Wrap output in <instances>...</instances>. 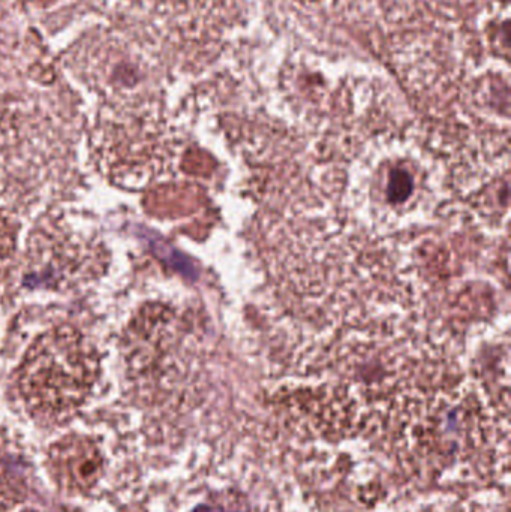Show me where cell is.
I'll return each mask as SVG.
<instances>
[{"instance_id": "obj_2", "label": "cell", "mask_w": 511, "mask_h": 512, "mask_svg": "<svg viewBox=\"0 0 511 512\" xmlns=\"http://www.w3.org/2000/svg\"><path fill=\"white\" fill-rule=\"evenodd\" d=\"M50 469L54 480L63 490L84 493L98 481L102 457L92 441L71 436L51 448Z\"/></svg>"}, {"instance_id": "obj_1", "label": "cell", "mask_w": 511, "mask_h": 512, "mask_svg": "<svg viewBox=\"0 0 511 512\" xmlns=\"http://www.w3.org/2000/svg\"><path fill=\"white\" fill-rule=\"evenodd\" d=\"M98 375L95 349L74 328L59 327L30 346L18 373V387L30 411L62 418L86 400Z\"/></svg>"}]
</instances>
